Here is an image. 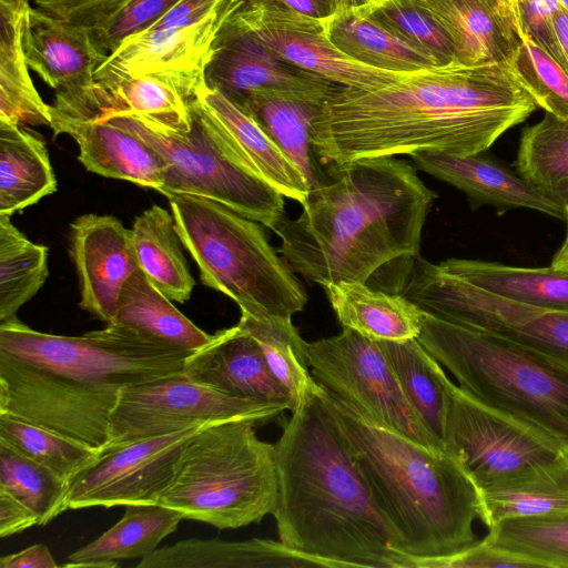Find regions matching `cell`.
Returning <instances> with one entry per match:
<instances>
[{
	"label": "cell",
	"mask_w": 568,
	"mask_h": 568,
	"mask_svg": "<svg viewBox=\"0 0 568 568\" xmlns=\"http://www.w3.org/2000/svg\"><path fill=\"white\" fill-rule=\"evenodd\" d=\"M536 104L507 64L457 63L408 72L372 88H335L311 128L324 165L368 158L487 151Z\"/></svg>",
	"instance_id": "6da1fadb"
},
{
	"label": "cell",
	"mask_w": 568,
	"mask_h": 568,
	"mask_svg": "<svg viewBox=\"0 0 568 568\" xmlns=\"http://www.w3.org/2000/svg\"><path fill=\"white\" fill-rule=\"evenodd\" d=\"M193 352L116 323L64 336L16 318L0 324V414L100 453L121 392L183 374Z\"/></svg>",
	"instance_id": "7a4b0ae2"
},
{
	"label": "cell",
	"mask_w": 568,
	"mask_h": 568,
	"mask_svg": "<svg viewBox=\"0 0 568 568\" xmlns=\"http://www.w3.org/2000/svg\"><path fill=\"white\" fill-rule=\"evenodd\" d=\"M295 220L283 216L274 232L291 268L320 285L359 282L385 266L397 288L419 255L422 231L437 195L407 162L368 158L328 166Z\"/></svg>",
	"instance_id": "3957f363"
},
{
	"label": "cell",
	"mask_w": 568,
	"mask_h": 568,
	"mask_svg": "<svg viewBox=\"0 0 568 568\" xmlns=\"http://www.w3.org/2000/svg\"><path fill=\"white\" fill-rule=\"evenodd\" d=\"M320 389L291 412L275 444L278 538L339 568H403L399 537L376 505Z\"/></svg>",
	"instance_id": "277c9868"
},
{
	"label": "cell",
	"mask_w": 568,
	"mask_h": 568,
	"mask_svg": "<svg viewBox=\"0 0 568 568\" xmlns=\"http://www.w3.org/2000/svg\"><path fill=\"white\" fill-rule=\"evenodd\" d=\"M318 394L399 537L404 568L455 555L478 541L473 525L480 518L479 491L448 452L429 449L382 426L322 386Z\"/></svg>",
	"instance_id": "5b68a950"
},
{
	"label": "cell",
	"mask_w": 568,
	"mask_h": 568,
	"mask_svg": "<svg viewBox=\"0 0 568 568\" xmlns=\"http://www.w3.org/2000/svg\"><path fill=\"white\" fill-rule=\"evenodd\" d=\"M189 129L165 125L149 116L98 101L88 89L57 94L51 111L104 119L148 143L164 162L159 192L216 201L272 231L284 216L283 195L252 174L221 128L194 95Z\"/></svg>",
	"instance_id": "8992f818"
},
{
	"label": "cell",
	"mask_w": 568,
	"mask_h": 568,
	"mask_svg": "<svg viewBox=\"0 0 568 568\" xmlns=\"http://www.w3.org/2000/svg\"><path fill=\"white\" fill-rule=\"evenodd\" d=\"M417 339L465 392L538 427L568 448L567 367L507 339L425 312Z\"/></svg>",
	"instance_id": "52a82bcc"
},
{
	"label": "cell",
	"mask_w": 568,
	"mask_h": 568,
	"mask_svg": "<svg viewBox=\"0 0 568 568\" xmlns=\"http://www.w3.org/2000/svg\"><path fill=\"white\" fill-rule=\"evenodd\" d=\"M169 200L178 234L203 284L231 297L241 314L256 318H292L304 308L303 285L258 222L196 195Z\"/></svg>",
	"instance_id": "ba28073f"
},
{
	"label": "cell",
	"mask_w": 568,
	"mask_h": 568,
	"mask_svg": "<svg viewBox=\"0 0 568 568\" xmlns=\"http://www.w3.org/2000/svg\"><path fill=\"white\" fill-rule=\"evenodd\" d=\"M255 426L251 420H227L195 433L182 448L158 504L217 529L258 524L273 515L275 445L261 440Z\"/></svg>",
	"instance_id": "9c48e42d"
},
{
	"label": "cell",
	"mask_w": 568,
	"mask_h": 568,
	"mask_svg": "<svg viewBox=\"0 0 568 568\" xmlns=\"http://www.w3.org/2000/svg\"><path fill=\"white\" fill-rule=\"evenodd\" d=\"M398 293L425 313L507 339L568 368V311L493 295L420 255L409 266Z\"/></svg>",
	"instance_id": "30bf717a"
},
{
	"label": "cell",
	"mask_w": 568,
	"mask_h": 568,
	"mask_svg": "<svg viewBox=\"0 0 568 568\" xmlns=\"http://www.w3.org/2000/svg\"><path fill=\"white\" fill-rule=\"evenodd\" d=\"M443 442L478 491L518 477L568 449L546 432L478 400L450 381Z\"/></svg>",
	"instance_id": "8fae6325"
},
{
	"label": "cell",
	"mask_w": 568,
	"mask_h": 568,
	"mask_svg": "<svg viewBox=\"0 0 568 568\" xmlns=\"http://www.w3.org/2000/svg\"><path fill=\"white\" fill-rule=\"evenodd\" d=\"M315 381L372 420L429 449L446 450L405 397L379 343L343 327L332 337L306 342Z\"/></svg>",
	"instance_id": "7c38bea8"
},
{
	"label": "cell",
	"mask_w": 568,
	"mask_h": 568,
	"mask_svg": "<svg viewBox=\"0 0 568 568\" xmlns=\"http://www.w3.org/2000/svg\"><path fill=\"white\" fill-rule=\"evenodd\" d=\"M288 406L221 393L190 381L183 374L124 388L111 413L108 440L99 453L196 425L251 420L264 425Z\"/></svg>",
	"instance_id": "4fadbf2b"
},
{
	"label": "cell",
	"mask_w": 568,
	"mask_h": 568,
	"mask_svg": "<svg viewBox=\"0 0 568 568\" xmlns=\"http://www.w3.org/2000/svg\"><path fill=\"white\" fill-rule=\"evenodd\" d=\"M225 21L285 63L338 87H379L408 73L373 68L347 57L331 42L321 19L280 0L237 1Z\"/></svg>",
	"instance_id": "5bb4252c"
},
{
	"label": "cell",
	"mask_w": 568,
	"mask_h": 568,
	"mask_svg": "<svg viewBox=\"0 0 568 568\" xmlns=\"http://www.w3.org/2000/svg\"><path fill=\"white\" fill-rule=\"evenodd\" d=\"M207 424L98 454L70 479L68 509L158 504L174 476L182 448Z\"/></svg>",
	"instance_id": "9a60e30c"
},
{
	"label": "cell",
	"mask_w": 568,
	"mask_h": 568,
	"mask_svg": "<svg viewBox=\"0 0 568 568\" xmlns=\"http://www.w3.org/2000/svg\"><path fill=\"white\" fill-rule=\"evenodd\" d=\"M237 2L229 0L202 21L170 29H149L130 37L97 69L94 81L110 84L126 78L158 74L173 80L194 97L217 31Z\"/></svg>",
	"instance_id": "2e32d148"
},
{
	"label": "cell",
	"mask_w": 568,
	"mask_h": 568,
	"mask_svg": "<svg viewBox=\"0 0 568 568\" xmlns=\"http://www.w3.org/2000/svg\"><path fill=\"white\" fill-rule=\"evenodd\" d=\"M226 18V17H225ZM205 84L237 105L252 94L273 92L322 105L338 85L285 63L225 19L213 42Z\"/></svg>",
	"instance_id": "e0dca14e"
},
{
	"label": "cell",
	"mask_w": 568,
	"mask_h": 568,
	"mask_svg": "<svg viewBox=\"0 0 568 568\" xmlns=\"http://www.w3.org/2000/svg\"><path fill=\"white\" fill-rule=\"evenodd\" d=\"M69 239L80 307L112 324L123 286L140 268L130 230L115 216L89 213L71 223Z\"/></svg>",
	"instance_id": "ac0fdd59"
},
{
	"label": "cell",
	"mask_w": 568,
	"mask_h": 568,
	"mask_svg": "<svg viewBox=\"0 0 568 568\" xmlns=\"http://www.w3.org/2000/svg\"><path fill=\"white\" fill-rule=\"evenodd\" d=\"M183 375L221 393L265 403L285 404L291 395L270 369L253 336L239 323L213 334L186 359Z\"/></svg>",
	"instance_id": "d6986e66"
},
{
	"label": "cell",
	"mask_w": 568,
	"mask_h": 568,
	"mask_svg": "<svg viewBox=\"0 0 568 568\" xmlns=\"http://www.w3.org/2000/svg\"><path fill=\"white\" fill-rule=\"evenodd\" d=\"M408 156L417 169L464 192L473 210L488 204L499 215L529 209L566 220V212L559 205L486 151L464 156L440 152H415Z\"/></svg>",
	"instance_id": "ffe728a7"
},
{
	"label": "cell",
	"mask_w": 568,
	"mask_h": 568,
	"mask_svg": "<svg viewBox=\"0 0 568 568\" xmlns=\"http://www.w3.org/2000/svg\"><path fill=\"white\" fill-rule=\"evenodd\" d=\"M51 114L54 136L63 133L73 138L78 159L88 171L161 190L164 162L139 136L97 116Z\"/></svg>",
	"instance_id": "44dd1931"
},
{
	"label": "cell",
	"mask_w": 568,
	"mask_h": 568,
	"mask_svg": "<svg viewBox=\"0 0 568 568\" xmlns=\"http://www.w3.org/2000/svg\"><path fill=\"white\" fill-rule=\"evenodd\" d=\"M22 47L28 67L55 91L90 87L106 59L89 29L31 6L24 18Z\"/></svg>",
	"instance_id": "7402d4cb"
},
{
	"label": "cell",
	"mask_w": 568,
	"mask_h": 568,
	"mask_svg": "<svg viewBox=\"0 0 568 568\" xmlns=\"http://www.w3.org/2000/svg\"><path fill=\"white\" fill-rule=\"evenodd\" d=\"M450 38L456 63H505L521 43L510 0H418Z\"/></svg>",
	"instance_id": "603a6c76"
},
{
	"label": "cell",
	"mask_w": 568,
	"mask_h": 568,
	"mask_svg": "<svg viewBox=\"0 0 568 568\" xmlns=\"http://www.w3.org/2000/svg\"><path fill=\"white\" fill-rule=\"evenodd\" d=\"M195 97L252 174L283 196L301 204L305 201L311 187L303 173L247 112L205 82Z\"/></svg>",
	"instance_id": "cb8c5ba5"
},
{
	"label": "cell",
	"mask_w": 568,
	"mask_h": 568,
	"mask_svg": "<svg viewBox=\"0 0 568 568\" xmlns=\"http://www.w3.org/2000/svg\"><path fill=\"white\" fill-rule=\"evenodd\" d=\"M136 568H339L337 564L300 552L281 540L245 541L190 538L156 549Z\"/></svg>",
	"instance_id": "d4e9b609"
},
{
	"label": "cell",
	"mask_w": 568,
	"mask_h": 568,
	"mask_svg": "<svg viewBox=\"0 0 568 568\" xmlns=\"http://www.w3.org/2000/svg\"><path fill=\"white\" fill-rule=\"evenodd\" d=\"M321 20L331 42L363 64L394 72L442 67L430 53L400 38L362 3L343 2Z\"/></svg>",
	"instance_id": "484cf974"
},
{
	"label": "cell",
	"mask_w": 568,
	"mask_h": 568,
	"mask_svg": "<svg viewBox=\"0 0 568 568\" xmlns=\"http://www.w3.org/2000/svg\"><path fill=\"white\" fill-rule=\"evenodd\" d=\"M343 327L374 341L417 338L424 312L400 294L373 290L359 282L323 285Z\"/></svg>",
	"instance_id": "4316f807"
},
{
	"label": "cell",
	"mask_w": 568,
	"mask_h": 568,
	"mask_svg": "<svg viewBox=\"0 0 568 568\" xmlns=\"http://www.w3.org/2000/svg\"><path fill=\"white\" fill-rule=\"evenodd\" d=\"M182 519L175 509L160 504L126 505L116 524L70 554L62 567L115 568L118 560L143 558L156 550Z\"/></svg>",
	"instance_id": "83f0119b"
},
{
	"label": "cell",
	"mask_w": 568,
	"mask_h": 568,
	"mask_svg": "<svg viewBox=\"0 0 568 568\" xmlns=\"http://www.w3.org/2000/svg\"><path fill=\"white\" fill-rule=\"evenodd\" d=\"M438 264L447 273L501 298L568 311V270L551 265L519 267L466 258H448Z\"/></svg>",
	"instance_id": "f1b7e54d"
},
{
	"label": "cell",
	"mask_w": 568,
	"mask_h": 568,
	"mask_svg": "<svg viewBox=\"0 0 568 568\" xmlns=\"http://www.w3.org/2000/svg\"><path fill=\"white\" fill-rule=\"evenodd\" d=\"M480 518L488 528L515 517L568 513V449L509 480L479 490Z\"/></svg>",
	"instance_id": "f546056e"
},
{
	"label": "cell",
	"mask_w": 568,
	"mask_h": 568,
	"mask_svg": "<svg viewBox=\"0 0 568 568\" xmlns=\"http://www.w3.org/2000/svg\"><path fill=\"white\" fill-rule=\"evenodd\" d=\"M57 191L44 141L0 121V215L11 216Z\"/></svg>",
	"instance_id": "4dcf8cb0"
},
{
	"label": "cell",
	"mask_w": 568,
	"mask_h": 568,
	"mask_svg": "<svg viewBox=\"0 0 568 568\" xmlns=\"http://www.w3.org/2000/svg\"><path fill=\"white\" fill-rule=\"evenodd\" d=\"M29 7L0 2V121L18 126H51V106L33 84L22 47Z\"/></svg>",
	"instance_id": "1f68e13d"
},
{
	"label": "cell",
	"mask_w": 568,
	"mask_h": 568,
	"mask_svg": "<svg viewBox=\"0 0 568 568\" xmlns=\"http://www.w3.org/2000/svg\"><path fill=\"white\" fill-rule=\"evenodd\" d=\"M130 232L140 270L171 301L186 302L195 281L172 213L153 205L135 217Z\"/></svg>",
	"instance_id": "d6a6232c"
},
{
	"label": "cell",
	"mask_w": 568,
	"mask_h": 568,
	"mask_svg": "<svg viewBox=\"0 0 568 568\" xmlns=\"http://www.w3.org/2000/svg\"><path fill=\"white\" fill-rule=\"evenodd\" d=\"M113 323L189 351L213 337L183 315L140 268L123 286Z\"/></svg>",
	"instance_id": "836d02e7"
},
{
	"label": "cell",
	"mask_w": 568,
	"mask_h": 568,
	"mask_svg": "<svg viewBox=\"0 0 568 568\" xmlns=\"http://www.w3.org/2000/svg\"><path fill=\"white\" fill-rule=\"evenodd\" d=\"M516 172L568 212V119L550 113L520 134Z\"/></svg>",
	"instance_id": "e575fe53"
},
{
	"label": "cell",
	"mask_w": 568,
	"mask_h": 568,
	"mask_svg": "<svg viewBox=\"0 0 568 568\" xmlns=\"http://www.w3.org/2000/svg\"><path fill=\"white\" fill-rule=\"evenodd\" d=\"M377 342L408 403L428 430L443 442L449 379L439 363L417 338Z\"/></svg>",
	"instance_id": "d590c367"
},
{
	"label": "cell",
	"mask_w": 568,
	"mask_h": 568,
	"mask_svg": "<svg viewBox=\"0 0 568 568\" xmlns=\"http://www.w3.org/2000/svg\"><path fill=\"white\" fill-rule=\"evenodd\" d=\"M239 106L301 170L311 189L322 181L311 145V128L321 105L284 94L262 92L250 95Z\"/></svg>",
	"instance_id": "8d00e7d4"
},
{
	"label": "cell",
	"mask_w": 568,
	"mask_h": 568,
	"mask_svg": "<svg viewBox=\"0 0 568 568\" xmlns=\"http://www.w3.org/2000/svg\"><path fill=\"white\" fill-rule=\"evenodd\" d=\"M89 90L98 101L112 108L145 115L176 129L191 126L193 97L169 78L144 74L110 84L94 81Z\"/></svg>",
	"instance_id": "74e56055"
},
{
	"label": "cell",
	"mask_w": 568,
	"mask_h": 568,
	"mask_svg": "<svg viewBox=\"0 0 568 568\" xmlns=\"http://www.w3.org/2000/svg\"><path fill=\"white\" fill-rule=\"evenodd\" d=\"M48 277V247L31 242L0 215V324L18 318Z\"/></svg>",
	"instance_id": "f35d334b"
},
{
	"label": "cell",
	"mask_w": 568,
	"mask_h": 568,
	"mask_svg": "<svg viewBox=\"0 0 568 568\" xmlns=\"http://www.w3.org/2000/svg\"><path fill=\"white\" fill-rule=\"evenodd\" d=\"M239 324L256 341L270 369L291 395L292 412L307 393L320 388L307 363L306 342L291 318L241 314Z\"/></svg>",
	"instance_id": "ab89813d"
},
{
	"label": "cell",
	"mask_w": 568,
	"mask_h": 568,
	"mask_svg": "<svg viewBox=\"0 0 568 568\" xmlns=\"http://www.w3.org/2000/svg\"><path fill=\"white\" fill-rule=\"evenodd\" d=\"M484 541L535 568H568V513L503 519Z\"/></svg>",
	"instance_id": "60d3db41"
},
{
	"label": "cell",
	"mask_w": 568,
	"mask_h": 568,
	"mask_svg": "<svg viewBox=\"0 0 568 568\" xmlns=\"http://www.w3.org/2000/svg\"><path fill=\"white\" fill-rule=\"evenodd\" d=\"M69 481L0 439V489L26 505L44 526L68 509Z\"/></svg>",
	"instance_id": "b9f144b4"
},
{
	"label": "cell",
	"mask_w": 568,
	"mask_h": 568,
	"mask_svg": "<svg viewBox=\"0 0 568 568\" xmlns=\"http://www.w3.org/2000/svg\"><path fill=\"white\" fill-rule=\"evenodd\" d=\"M0 439L70 481L98 452L44 427L0 414Z\"/></svg>",
	"instance_id": "7bdbcfd3"
},
{
	"label": "cell",
	"mask_w": 568,
	"mask_h": 568,
	"mask_svg": "<svg viewBox=\"0 0 568 568\" xmlns=\"http://www.w3.org/2000/svg\"><path fill=\"white\" fill-rule=\"evenodd\" d=\"M507 67L537 106L568 119V72L546 50L523 38Z\"/></svg>",
	"instance_id": "ee69618b"
},
{
	"label": "cell",
	"mask_w": 568,
	"mask_h": 568,
	"mask_svg": "<svg viewBox=\"0 0 568 568\" xmlns=\"http://www.w3.org/2000/svg\"><path fill=\"white\" fill-rule=\"evenodd\" d=\"M364 6L400 38L430 53L442 67L456 63L450 38L418 0H385Z\"/></svg>",
	"instance_id": "f6af8a7d"
},
{
	"label": "cell",
	"mask_w": 568,
	"mask_h": 568,
	"mask_svg": "<svg viewBox=\"0 0 568 568\" xmlns=\"http://www.w3.org/2000/svg\"><path fill=\"white\" fill-rule=\"evenodd\" d=\"M180 0H130L93 28L92 39L106 58L130 37L150 29Z\"/></svg>",
	"instance_id": "bcb514c9"
},
{
	"label": "cell",
	"mask_w": 568,
	"mask_h": 568,
	"mask_svg": "<svg viewBox=\"0 0 568 568\" xmlns=\"http://www.w3.org/2000/svg\"><path fill=\"white\" fill-rule=\"evenodd\" d=\"M510 2L521 39H530L564 67L554 32V14L562 8L559 0H510Z\"/></svg>",
	"instance_id": "7dc6e473"
},
{
	"label": "cell",
	"mask_w": 568,
	"mask_h": 568,
	"mask_svg": "<svg viewBox=\"0 0 568 568\" xmlns=\"http://www.w3.org/2000/svg\"><path fill=\"white\" fill-rule=\"evenodd\" d=\"M535 568L531 562L479 540L452 556L416 560L410 568Z\"/></svg>",
	"instance_id": "c3c4849f"
},
{
	"label": "cell",
	"mask_w": 568,
	"mask_h": 568,
	"mask_svg": "<svg viewBox=\"0 0 568 568\" xmlns=\"http://www.w3.org/2000/svg\"><path fill=\"white\" fill-rule=\"evenodd\" d=\"M34 7L79 27L92 30L130 0H32Z\"/></svg>",
	"instance_id": "681fc988"
},
{
	"label": "cell",
	"mask_w": 568,
	"mask_h": 568,
	"mask_svg": "<svg viewBox=\"0 0 568 568\" xmlns=\"http://www.w3.org/2000/svg\"><path fill=\"white\" fill-rule=\"evenodd\" d=\"M227 1L229 0H180L150 29L183 28L197 23L219 10Z\"/></svg>",
	"instance_id": "f907efd6"
},
{
	"label": "cell",
	"mask_w": 568,
	"mask_h": 568,
	"mask_svg": "<svg viewBox=\"0 0 568 568\" xmlns=\"http://www.w3.org/2000/svg\"><path fill=\"white\" fill-rule=\"evenodd\" d=\"M38 525L37 516L8 491L0 489V537Z\"/></svg>",
	"instance_id": "816d5d0a"
},
{
	"label": "cell",
	"mask_w": 568,
	"mask_h": 568,
	"mask_svg": "<svg viewBox=\"0 0 568 568\" xmlns=\"http://www.w3.org/2000/svg\"><path fill=\"white\" fill-rule=\"evenodd\" d=\"M1 568H58L49 548L42 544L32 545L19 552L0 558Z\"/></svg>",
	"instance_id": "f5cc1de1"
},
{
	"label": "cell",
	"mask_w": 568,
	"mask_h": 568,
	"mask_svg": "<svg viewBox=\"0 0 568 568\" xmlns=\"http://www.w3.org/2000/svg\"><path fill=\"white\" fill-rule=\"evenodd\" d=\"M287 7L304 14L324 19L335 11L345 0H280Z\"/></svg>",
	"instance_id": "db71d44e"
},
{
	"label": "cell",
	"mask_w": 568,
	"mask_h": 568,
	"mask_svg": "<svg viewBox=\"0 0 568 568\" xmlns=\"http://www.w3.org/2000/svg\"><path fill=\"white\" fill-rule=\"evenodd\" d=\"M554 32L564 67L568 72V12L564 8L554 14Z\"/></svg>",
	"instance_id": "11a10c76"
},
{
	"label": "cell",
	"mask_w": 568,
	"mask_h": 568,
	"mask_svg": "<svg viewBox=\"0 0 568 568\" xmlns=\"http://www.w3.org/2000/svg\"><path fill=\"white\" fill-rule=\"evenodd\" d=\"M550 265L552 267L568 270V252L567 253H556L552 257Z\"/></svg>",
	"instance_id": "9f6ffc18"
},
{
	"label": "cell",
	"mask_w": 568,
	"mask_h": 568,
	"mask_svg": "<svg viewBox=\"0 0 568 568\" xmlns=\"http://www.w3.org/2000/svg\"><path fill=\"white\" fill-rule=\"evenodd\" d=\"M566 224H567V229H566V236H565V240L562 242V245L560 246V248L557 251V253H567L568 252V212L566 213V220H565Z\"/></svg>",
	"instance_id": "6f0895ef"
},
{
	"label": "cell",
	"mask_w": 568,
	"mask_h": 568,
	"mask_svg": "<svg viewBox=\"0 0 568 568\" xmlns=\"http://www.w3.org/2000/svg\"><path fill=\"white\" fill-rule=\"evenodd\" d=\"M30 0H0V2L16 6H29Z\"/></svg>",
	"instance_id": "680465c9"
},
{
	"label": "cell",
	"mask_w": 568,
	"mask_h": 568,
	"mask_svg": "<svg viewBox=\"0 0 568 568\" xmlns=\"http://www.w3.org/2000/svg\"><path fill=\"white\" fill-rule=\"evenodd\" d=\"M345 1L353 2V3H363V4H376V3H379L385 0H345Z\"/></svg>",
	"instance_id": "91938a15"
},
{
	"label": "cell",
	"mask_w": 568,
	"mask_h": 568,
	"mask_svg": "<svg viewBox=\"0 0 568 568\" xmlns=\"http://www.w3.org/2000/svg\"><path fill=\"white\" fill-rule=\"evenodd\" d=\"M561 7L568 12V0H559Z\"/></svg>",
	"instance_id": "94428289"
},
{
	"label": "cell",
	"mask_w": 568,
	"mask_h": 568,
	"mask_svg": "<svg viewBox=\"0 0 568 568\" xmlns=\"http://www.w3.org/2000/svg\"><path fill=\"white\" fill-rule=\"evenodd\" d=\"M236 1H241V0H236Z\"/></svg>",
	"instance_id": "6125c7cd"
}]
</instances>
